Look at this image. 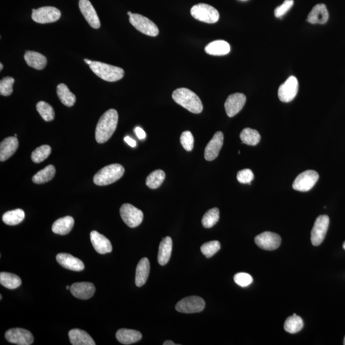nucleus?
Returning <instances> with one entry per match:
<instances>
[{
	"label": "nucleus",
	"instance_id": "1",
	"mask_svg": "<svg viewBox=\"0 0 345 345\" xmlns=\"http://www.w3.org/2000/svg\"><path fill=\"white\" fill-rule=\"evenodd\" d=\"M118 115L114 109L108 110L98 120L95 130V139L98 144H105L117 129Z\"/></svg>",
	"mask_w": 345,
	"mask_h": 345
},
{
	"label": "nucleus",
	"instance_id": "2",
	"mask_svg": "<svg viewBox=\"0 0 345 345\" xmlns=\"http://www.w3.org/2000/svg\"><path fill=\"white\" fill-rule=\"evenodd\" d=\"M172 98L175 102L194 114H199L203 110L200 98L193 91L187 88H181L175 90Z\"/></svg>",
	"mask_w": 345,
	"mask_h": 345
},
{
	"label": "nucleus",
	"instance_id": "3",
	"mask_svg": "<svg viewBox=\"0 0 345 345\" xmlns=\"http://www.w3.org/2000/svg\"><path fill=\"white\" fill-rule=\"evenodd\" d=\"M125 172L124 167L119 164H112L104 167L93 177V182L100 186H108L122 178Z\"/></svg>",
	"mask_w": 345,
	"mask_h": 345
},
{
	"label": "nucleus",
	"instance_id": "4",
	"mask_svg": "<svg viewBox=\"0 0 345 345\" xmlns=\"http://www.w3.org/2000/svg\"><path fill=\"white\" fill-rule=\"evenodd\" d=\"M89 66L95 75L108 82L119 81L124 76V71L122 68L109 64L93 61Z\"/></svg>",
	"mask_w": 345,
	"mask_h": 345
},
{
	"label": "nucleus",
	"instance_id": "5",
	"mask_svg": "<svg viewBox=\"0 0 345 345\" xmlns=\"http://www.w3.org/2000/svg\"><path fill=\"white\" fill-rule=\"evenodd\" d=\"M191 16L197 20L206 23H215L219 19L218 10L208 4H199L192 7Z\"/></svg>",
	"mask_w": 345,
	"mask_h": 345
},
{
	"label": "nucleus",
	"instance_id": "6",
	"mask_svg": "<svg viewBox=\"0 0 345 345\" xmlns=\"http://www.w3.org/2000/svg\"><path fill=\"white\" fill-rule=\"evenodd\" d=\"M129 21L137 30L142 33L150 37L158 36L159 31L156 24L142 15L132 14L129 16Z\"/></svg>",
	"mask_w": 345,
	"mask_h": 345
},
{
	"label": "nucleus",
	"instance_id": "7",
	"mask_svg": "<svg viewBox=\"0 0 345 345\" xmlns=\"http://www.w3.org/2000/svg\"><path fill=\"white\" fill-rule=\"evenodd\" d=\"M120 213L123 221L130 228L137 227L144 220L143 212L129 203L123 204Z\"/></svg>",
	"mask_w": 345,
	"mask_h": 345
},
{
	"label": "nucleus",
	"instance_id": "8",
	"mask_svg": "<svg viewBox=\"0 0 345 345\" xmlns=\"http://www.w3.org/2000/svg\"><path fill=\"white\" fill-rule=\"evenodd\" d=\"M61 12L54 7H43L32 10L31 18L36 23L46 24L54 23L60 19Z\"/></svg>",
	"mask_w": 345,
	"mask_h": 345
},
{
	"label": "nucleus",
	"instance_id": "9",
	"mask_svg": "<svg viewBox=\"0 0 345 345\" xmlns=\"http://www.w3.org/2000/svg\"><path fill=\"white\" fill-rule=\"evenodd\" d=\"M319 179V175L314 170H307L301 172L293 182V189L298 191L307 192L312 189Z\"/></svg>",
	"mask_w": 345,
	"mask_h": 345
},
{
	"label": "nucleus",
	"instance_id": "10",
	"mask_svg": "<svg viewBox=\"0 0 345 345\" xmlns=\"http://www.w3.org/2000/svg\"><path fill=\"white\" fill-rule=\"evenodd\" d=\"M205 302L202 298L198 296H190L184 298L177 303L176 309L177 312L183 314H196L204 309Z\"/></svg>",
	"mask_w": 345,
	"mask_h": 345
},
{
	"label": "nucleus",
	"instance_id": "11",
	"mask_svg": "<svg viewBox=\"0 0 345 345\" xmlns=\"http://www.w3.org/2000/svg\"><path fill=\"white\" fill-rule=\"evenodd\" d=\"M329 225V218L326 215L318 217L310 233V240L315 246L321 245L326 235Z\"/></svg>",
	"mask_w": 345,
	"mask_h": 345
},
{
	"label": "nucleus",
	"instance_id": "12",
	"mask_svg": "<svg viewBox=\"0 0 345 345\" xmlns=\"http://www.w3.org/2000/svg\"><path fill=\"white\" fill-rule=\"evenodd\" d=\"M299 90V82L295 76H290L280 86L278 97L283 102H290L294 99Z\"/></svg>",
	"mask_w": 345,
	"mask_h": 345
},
{
	"label": "nucleus",
	"instance_id": "13",
	"mask_svg": "<svg viewBox=\"0 0 345 345\" xmlns=\"http://www.w3.org/2000/svg\"><path fill=\"white\" fill-rule=\"evenodd\" d=\"M6 338L9 342L18 345H30L34 337L30 332L21 328H13L6 332Z\"/></svg>",
	"mask_w": 345,
	"mask_h": 345
},
{
	"label": "nucleus",
	"instance_id": "14",
	"mask_svg": "<svg viewBox=\"0 0 345 345\" xmlns=\"http://www.w3.org/2000/svg\"><path fill=\"white\" fill-rule=\"evenodd\" d=\"M255 243L262 250L272 251L280 247L282 238L277 233L265 231L256 236Z\"/></svg>",
	"mask_w": 345,
	"mask_h": 345
},
{
	"label": "nucleus",
	"instance_id": "15",
	"mask_svg": "<svg viewBox=\"0 0 345 345\" xmlns=\"http://www.w3.org/2000/svg\"><path fill=\"white\" fill-rule=\"evenodd\" d=\"M246 102V97L241 93H233L228 96L224 104L226 114L229 117H235L240 112Z\"/></svg>",
	"mask_w": 345,
	"mask_h": 345
},
{
	"label": "nucleus",
	"instance_id": "16",
	"mask_svg": "<svg viewBox=\"0 0 345 345\" xmlns=\"http://www.w3.org/2000/svg\"><path fill=\"white\" fill-rule=\"evenodd\" d=\"M224 135L221 131L216 132L204 150V159L212 161L218 157L219 152L223 145Z\"/></svg>",
	"mask_w": 345,
	"mask_h": 345
},
{
	"label": "nucleus",
	"instance_id": "17",
	"mask_svg": "<svg viewBox=\"0 0 345 345\" xmlns=\"http://www.w3.org/2000/svg\"><path fill=\"white\" fill-rule=\"evenodd\" d=\"M79 7L86 21L93 28L98 29L100 27V22L94 7L89 0H80Z\"/></svg>",
	"mask_w": 345,
	"mask_h": 345
},
{
	"label": "nucleus",
	"instance_id": "18",
	"mask_svg": "<svg viewBox=\"0 0 345 345\" xmlns=\"http://www.w3.org/2000/svg\"><path fill=\"white\" fill-rule=\"evenodd\" d=\"M70 290L74 296L78 299L87 300L94 295L95 287L92 283H75L71 286Z\"/></svg>",
	"mask_w": 345,
	"mask_h": 345
},
{
	"label": "nucleus",
	"instance_id": "19",
	"mask_svg": "<svg viewBox=\"0 0 345 345\" xmlns=\"http://www.w3.org/2000/svg\"><path fill=\"white\" fill-rule=\"evenodd\" d=\"M56 261L61 267L68 270L80 272L85 269V265L82 261L70 254H58L56 256Z\"/></svg>",
	"mask_w": 345,
	"mask_h": 345
},
{
	"label": "nucleus",
	"instance_id": "20",
	"mask_svg": "<svg viewBox=\"0 0 345 345\" xmlns=\"http://www.w3.org/2000/svg\"><path fill=\"white\" fill-rule=\"evenodd\" d=\"M90 239L93 248L98 253L105 255L112 252L113 250L112 244L102 234H100L97 231H92L90 233Z\"/></svg>",
	"mask_w": 345,
	"mask_h": 345
},
{
	"label": "nucleus",
	"instance_id": "21",
	"mask_svg": "<svg viewBox=\"0 0 345 345\" xmlns=\"http://www.w3.org/2000/svg\"><path fill=\"white\" fill-rule=\"evenodd\" d=\"M329 16L326 6L323 4H317L308 15L307 21L312 24H324L327 23Z\"/></svg>",
	"mask_w": 345,
	"mask_h": 345
},
{
	"label": "nucleus",
	"instance_id": "22",
	"mask_svg": "<svg viewBox=\"0 0 345 345\" xmlns=\"http://www.w3.org/2000/svg\"><path fill=\"white\" fill-rule=\"evenodd\" d=\"M19 142L16 137H8L0 144V161H6L14 154L18 149Z\"/></svg>",
	"mask_w": 345,
	"mask_h": 345
},
{
	"label": "nucleus",
	"instance_id": "23",
	"mask_svg": "<svg viewBox=\"0 0 345 345\" xmlns=\"http://www.w3.org/2000/svg\"><path fill=\"white\" fill-rule=\"evenodd\" d=\"M150 262L147 258H142L137 265L135 270V283L137 287H141L147 282L150 273Z\"/></svg>",
	"mask_w": 345,
	"mask_h": 345
},
{
	"label": "nucleus",
	"instance_id": "24",
	"mask_svg": "<svg viewBox=\"0 0 345 345\" xmlns=\"http://www.w3.org/2000/svg\"><path fill=\"white\" fill-rule=\"evenodd\" d=\"M69 339L73 345H95L92 337L82 330L75 329L68 332Z\"/></svg>",
	"mask_w": 345,
	"mask_h": 345
},
{
	"label": "nucleus",
	"instance_id": "25",
	"mask_svg": "<svg viewBox=\"0 0 345 345\" xmlns=\"http://www.w3.org/2000/svg\"><path fill=\"white\" fill-rule=\"evenodd\" d=\"M74 225H75V220L73 217H64V218L58 219L53 223L52 226V231L58 235H67L72 230Z\"/></svg>",
	"mask_w": 345,
	"mask_h": 345
},
{
	"label": "nucleus",
	"instance_id": "26",
	"mask_svg": "<svg viewBox=\"0 0 345 345\" xmlns=\"http://www.w3.org/2000/svg\"><path fill=\"white\" fill-rule=\"evenodd\" d=\"M116 337L122 344H130L140 341L142 338V334L135 330L121 329L116 334Z\"/></svg>",
	"mask_w": 345,
	"mask_h": 345
},
{
	"label": "nucleus",
	"instance_id": "27",
	"mask_svg": "<svg viewBox=\"0 0 345 345\" xmlns=\"http://www.w3.org/2000/svg\"><path fill=\"white\" fill-rule=\"evenodd\" d=\"M207 54L213 56H224L230 52V46L227 42L218 40L212 42L204 48Z\"/></svg>",
	"mask_w": 345,
	"mask_h": 345
},
{
	"label": "nucleus",
	"instance_id": "28",
	"mask_svg": "<svg viewBox=\"0 0 345 345\" xmlns=\"http://www.w3.org/2000/svg\"><path fill=\"white\" fill-rule=\"evenodd\" d=\"M172 248V239L170 236L162 239L160 243L158 253V262L160 265L163 266L168 263L171 258Z\"/></svg>",
	"mask_w": 345,
	"mask_h": 345
},
{
	"label": "nucleus",
	"instance_id": "29",
	"mask_svg": "<svg viewBox=\"0 0 345 345\" xmlns=\"http://www.w3.org/2000/svg\"><path fill=\"white\" fill-rule=\"evenodd\" d=\"M24 60L28 65L37 70L45 68L47 64L46 56L36 51H26L24 54Z\"/></svg>",
	"mask_w": 345,
	"mask_h": 345
},
{
	"label": "nucleus",
	"instance_id": "30",
	"mask_svg": "<svg viewBox=\"0 0 345 345\" xmlns=\"http://www.w3.org/2000/svg\"><path fill=\"white\" fill-rule=\"evenodd\" d=\"M57 95L63 105L67 107H72L76 102V96L68 89L65 84L61 83L57 86Z\"/></svg>",
	"mask_w": 345,
	"mask_h": 345
},
{
	"label": "nucleus",
	"instance_id": "31",
	"mask_svg": "<svg viewBox=\"0 0 345 345\" xmlns=\"http://www.w3.org/2000/svg\"><path fill=\"white\" fill-rule=\"evenodd\" d=\"M0 283L8 289L14 290L20 287L22 281L18 275L14 273L2 272L0 273Z\"/></svg>",
	"mask_w": 345,
	"mask_h": 345
},
{
	"label": "nucleus",
	"instance_id": "32",
	"mask_svg": "<svg viewBox=\"0 0 345 345\" xmlns=\"http://www.w3.org/2000/svg\"><path fill=\"white\" fill-rule=\"evenodd\" d=\"M56 169L53 165H49L41 171L37 172L32 181L34 183L42 184L51 181L55 176Z\"/></svg>",
	"mask_w": 345,
	"mask_h": 345
},
{
	"label": "nucleus",
	"instance_id": "33",
	"mask_svg": "<svg viewBox=\"0 0 345 345\" xmlns=\"http://www.w3.org/2000/svg\"><path fill=\"white\" fill-rule=\"evenodd\" d=\"M25 218V214L22 209H17L16 210L7 212L2 217L5 224L9 226L17 225L21 223Z\"/></svg>",
	"mask_w": 345,
	"mask_h": 345
},
{
	"label": "nucleus",
	"instance_id": "34",
	"mask_svg": "<svg viewBox=\"0 0 345 345\" xmlns=\"http://www.w3.org/2000/svg\"><path fill=\"white\" fill-rule=\"evenodd\" d=\"M304 327V322L301 317L297 316L295 314L293 316L288 317L285 322L284 329L286 331L291 334L297 333L301 331Z\"/></svg>",
	"mask_w": 345,
	"mask_h": 345
},
{
	"label": "nucleus",
	"instance_id": "35",
	"mask_svg": "<svg viewBox=\"0 0 345 345\" xmlns=\"http://www.w3.org/2000/svg\"><path fill=\"white\" fill-rule=\"evenodd\" d=\"M240 137L243 144L250 146H255L259 144L261 140V135L257 130L251 128L243 129L240 133Z\"/></svg>",
	"mask_w": 345,
	"mask_h": 345
},
{
	"label": "nucleus",
	"instance_id": "36",
	"mask_svg": "<svg viewBox=\"0 0 345 345\" xmlns=\"http://www.w3.org/2000/svg\"><path fill=\"white\" fill-rule=\"evenodd\" d=\"M165 172L161 169L153 171L147 177L146 185L150 189H155L161 186L165 179Z\"/></svg>",
	"mask_w": 345,
	"mask_h": 345
},
{
	"label": "nucleus",
	"instance_id": "37",
	"mask_svg": "<svg viewBox=\"0 0 345 345\" xmlns=\"http://www.w3.org/2000/svg\"><path fill=\"white\" fill-rule=\"evenodd\" d=\"M219 219V210L218 208H213L206 212L202 218L201 223L203 227L211 228L218 223Z\"/></svg>",
	"mask_w": 345,
	"mask_h": 345
},
{
	"label": "nucleus",
	"instance_id": "38",
	"mask_svg": "<svg viewBox=\"0 0 345 345\" xmlns=\"http://www.w3.org/2000/svg\"><path fill=\"white\" fill-rule=\"evenodd\" d=\"M37 110L46 122H50L55 118V111L53 107L44 101H40L38 103Z\"/></svg>",
	"mask_w": 345,
	"mask_h": 345
},
{
	"label": "nucleus",
	"instance_id": "39",
	"mask_svg": "<svg viewBox=\"0 0 345 345\" xmlns=\"http://www.w3.org/2000/svg\"><path fill=\"white\" fill-rule=\"evenodd\" d=\"M51 148L49 145H42L37 148L31 154V159L36 163H40L51 154Z\"/></svg>",
	"mask_w": 345,
	"mask_h": 345
},
{
	"label": "nucleus",
	"instance_id": "40",
	"mask_svg": "<svg viewBox=\"0 0 345 345\" xmlns=\"http://www.w3.org/2000/svg\"><path fill=\"white\" fill-rule=\"evenodd\" d=\"M221 249V244L217 240L208 242L201 246V253L207 258H211Z\"/></svg>",
	"mask_w": 345,
	"mask_h": 345
},
{
	"label": "nucleus",
	"instance_id": "41",
	"mask_svg": "<svg viewBox=\"0 0 345 345\" xmlns=\"http://www.w3.org/2000/svg\"><path fill=\"white\" fill-rule=\"evenodd\" d=\"M14 79L12 77H6L0 81V93L2 95L9 96L13 92Z\"/></svg>",
	"mask_w": 345,
	"mask_h": 345
},
{
	"label": "nucleus",
	"instance_id": "42",
	"mask_svg": "<svg viewBox=\"0 0 345 345\" xmlns=\"http://www.w3.org/2000/svg\"><path fill=\"white\" fill-rule=\"evenodd\" d=\"M181 144L187 152H191L194 147V137L189 130L182 132L181 136Z\"/></svg>",
	"mask_w": 345,
	"mask_h": 345
},
{
	"label": "nucleus",
	"instance_id": "43",
	"mask_svg": "<svg viewBox=\"0 0 345 345\" xmlns=\"http://www.w3.org/2000/svg\"><path fill=\"white\" fill-rule=\"evenodd\" d=\"M234 281L236 284L241 287H247L250 286L253 282L252 276L249 273L245 272H240L234 275Z\"/></svg>",
	"mask_w": 345,
	"mask_h": 345
},
{
	"label": "nucleus",
	"instance_id": "44",
	"mask_svg": "<svg viewBox=\"0 0 345 345\" xmlns=\"http://www.w3.org/2000/svg\"><path fill=\"white\" fill-rule=\"evenodd\" d=\"M253 172L250 169H245L239 171L236 176L237 181L241 184H250L254 179Z\"/></svg>",
	"mask_w": 345,
	"mask_h": 345
},
{
	"label": "nucleus",
	"instance_id": "45",
	"mask_svg": "<svg viewBox=\"0 0 345 345\" xmlns=\"http://www.w3.org/2000/svg\"><path fill=\"white\" fill-rule=\"evenodd\" d=\"M293 0H285L282 6L278 7L274 11V15L276 17L280 18L284 16L293 6Z\"/></svg>",
	"mask_w": 345,
	"mask_h": 345
},
{
	"label": "nucleus",
	"instance_id": "46",
	"mask_svg": "<svg viewBox=\"0 0 345 345\" xmlns=\"http://www.w3.org/2000/svg\"><path fill=\"white\" fill-rule=\"evenodd\" d=\"M134 132L140 140H144L145 139V137H146V133H145L144 130L141 127H135L134 129Z\"/></svg>",
	"mask_w": 345,
	"mask_h": 345
},
{
	"label": "nucleus",
	"instance_id": "47",
	"mask_svg": "<svg viewBox=\"0 0 345 345\" xmlns=\"http://www.w3.org/2000/svg\"><path fill=\"white\" fill-rule=\"evenodd\" d=\"M124 141L131 147L134 148L136 146V142H135V140L132 139V138L130 137L129 136L125 137Z\"/></svg>",
	"mask_w": 345,
	"mask_h": 345
},
{
	"label": "nucleus",
	"instance_id": "48",
	"mask_svg": "<svg viewBox=\"0 0 345 345\" xmlns=\"http://www.w3.org/2000/svg\"><path fill=\"white\" fill-rule=\"evenodd\" d=\"M164 345H176V343H174V342L172 341H169V340H167V341H164Z\"/></svg>",
	"mask_w": 345,
	"mask_h": 345
},
{
	"label": "nucleus",
	"instance_id": "49",
	"mask_svg": "<svg viewBox=\"0 0 345 345\" xmlns=\"http://www.w3.org/2000/svg\"><path fill=\"white\" fill-rule=\"evenodd\" d=\"M84 61H85V62L86 63H87L88 65H90L91 63H92V61H91L90 60H88V59H85V60H84Z\"/></svg>",
	"mask_w": 345,
	"mask_h": 345
},
{
	"label": "nucleus",
	"instance_id": "50",
	"mask_svg": "<svg viewBox=\"0 0 345 345\" xmlns=\"http://www.w3.org/2000/svg\"><path fill=\"white\" fill-rule=\"evenodd\" d=\"M0 66H1V68H0V70L2 71V69H3V68H4L3 64H2V63H0Z\"/></svg>",
	"mask_w": 345,
	"mask_h": 345
},
{
	"label": "nucleus",
	"instance_id": "51",
	"mask_svg": "<svg viewBox=\"0 0 345 345\" xmlns=\"http://www.w3.org/2000/svg\"><path fill=\"white\" fill-rule=\"evenodd\" d=\"M132 14V13L131 12H127V15H128V16H131Z\"/></svg>",
	"mask_w": 345,
	"mask_h": 345
},
{
	"label": "nucleus",
	"instance_id": "52",
	"mask_svg": "<svg viewBox=\"0 0 345 345\" xmlns=\"http://www.w3.org/2000/svg\"><path fill=\"white\" fill-rule=\"evenodd\" d=\"M70 288H71V287H69V286H66V290L70 289Z\"/></svg>",
	"mask_w": 345,
	"mask_h": 345
},
{
	"label": "nucleus",
	"instance_id": "53",
	"mask_svg": "<svg viewBox=\"0 0 345 345\" xmlns=\"http://www.w3.org/2000/svg\"><path fill=\"white\" fill-rule=\"evenodd\" d=\"M342 247H343L344 250H345V242L343 244V246H342Z\"/></svg>",
	"mask_w": 345,
	"mask_h": 345
},
{
	"label": "nucleus",
	"instance_id": "54",
	"mask_svg": "<svg viewBox=\"0 0 345 345\" xmlns=\"http://www.w3.org/2000/svg\"><path fill=\"white\" fill-rule=\"evenodd\" d=\"M0 299H1V300L2 299V295H0Z\"/></svg>",
	"mask_w": 345,
	"mask_h": 345
},
{
	"label": "nucleus",
	"instance_id": "55",
	"mask_svg": "<svg viewBox=\"0 0 345 345\" xmlns=\"http://www.w3.org/2000/svg\"><path fill=\"white\" fill-rule=\"evenodd\" d=\"M343 344L345 345V337H344V339Z\"/></svg>",
	"mask_w": 345,
	"mask_h": 345
},
{
	"label": "nucleus",
	"instance_id": "56",
	"mask_svg": "<svg viewBox=\"0 0 345 345\" xmlns=\"http://www.w3.org/2000/svg\"><path fill=\"white\" fill-rule=\"evenodd\" d=\"M242 1H246V0H242Z\"/></svg>",
	"mask_w": 345,
	"mask_h": 345
}]
</instances>
